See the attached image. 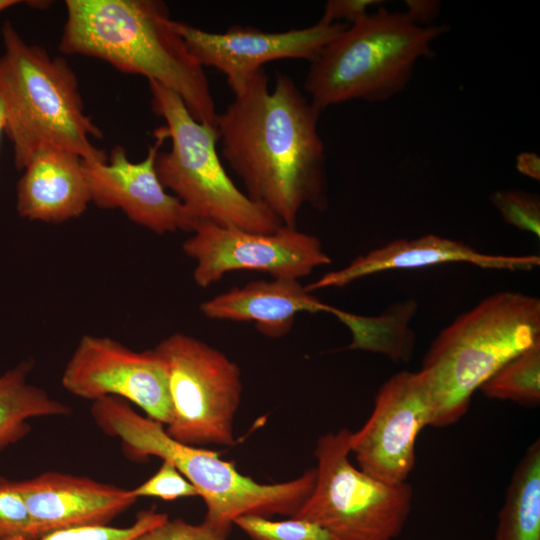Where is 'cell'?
<instances>
[{
    "label": "cell",
    "instance_id": "cell-1",
    "mask_svg": "<svg viewBox=\"0 0 540 540\" xmlns=\"http://www.w3.org/2000/svg\"><path fill=\"white\" fill-rule=\"evenodd\" d=\"M233 94L216 121L222 156L251 200L296 228L304 206H328L321 112L288 74L278 73L270 91L263 68Z\"/></svg>",
    "mask_w": 540,
    "mask_h": 540
},
{
    "label": "cell",
    "instance_id": "cell-2",
    "mask_svg": "<svg viewBox=\"0 0 540 540\" xmlns=\"http://www.w3.org/2000/svg\"><path fill=\"white\" fill-rule=\"evenodd\" d=\"M59 49L103 60L178 94L192 116L216 127L218 113L204 68L172 27L158 0H66Z\"/></svg>",
    "mask_w": 540,
    "mask_h": 540
},
{
    "label": "cell",
    "instance_id": "cell-3",
    "mask_svg": "<svg viewBox=\"0 0 540 540\" xmlns=\"http://www.w3.org/2000/svg\"><path fill=\"white\" fill-rule=\"evenodd\" d=\"M90 412L103 433L120 439L126 455L139 460L155 456L173 465L203 499V522L226 535L241 516L293 517L315 485V468L288 481L259 483L218 453L173 439L163 424L140 415L120 398L93 401Z\"/></svg>",
    "mask_w": 540,
    "mask_h": 540
},
{
    "label": "cell",
    "instance_id": "cell-4",
    "mask_svg": "<svg viewBox=\"0 0 540 540\" xmlns=\"http://www.w3.org/2000/svg\"><path fill=\"white\" fill-rule=\"evenodd\" d=\"M1 36L0 100L15 167L23 170L30 157L45 147L74 152L87 162H106L108 155L91 142L103 134L84 111L70 65L27 43L9 20Z\"/></svg>",
    "mask_w": 540,
    "mask_h": 540
},
{
    "label": "cell",
    "instance_id": "cell-5",
    "mask_svg": "<svg viewBox=\"0 0 540 540\" xmlns=\"http://www.w3.org/2000/svg\"><path fill=\"white\" fill-rule=\"evenodd\" d=\"M540 339V300L493 293L458 316L429 347L420 372L433 410L431 426L457 422L472 395L501 366Z\"/></svg>",
    "mask_w": 540,
    "mask_h": 540
},
{
    "label": "cell",
    "instance_id": "cell-6",
    "mask_svg": "<svg viewBox=\"0 0 540 540\" xmlns=\"http://www.w3.org/2000/svg\"><path fill=\"white\" fill-rule=\"evenodd\" d=\"M446 24L419 26L384 5L349 25L310 62L304 88L322 112L353 100L384 102L409 84L416 63L435 54Z\"/></svg>",
    "mask_w": 540,
    "mask_h": 540
},
{
    "label": "cell",
    "instance_id": "cell-7",
    "mask_svg": "<svg viewBox=\"0 0 540 540\" xmlns=\"http://www.w3.org/2000/svg\"><path fill=\"white\" fill-rule=\"evenodd\" d=\"M151 105L165 121L169 151L157 153L155 170L165 189L197 222H210L257 233H272L282 222L251 200L228 176L217 152L216 127L196 120L181 97L156 81H148Z\"/></svg>",
    "mask_w": 540,
    "mask_h": 540
},
{
    "label": "cell",
    "instance_id": "cell-8",
    "mask_svg": "<svg viewBox=\"0 0 540 540\" xmlns=\"http://www.w3.org/2000/svg\"><path fill=\"white\" fill-rule=\"evenodd\" d=\"M352 431L320 436L314 488L294 518L322 527L330 540H395L411 512L413 489L389 484L355 467L350 459Z\"/></svg>",
    "mask_w": 540,
    "mask_h": 540
},
{
    "label": "cell",
    "instance_id": "cell-9",
    "mask_svg": "<svg viewBox=\"0 0 540 540\" xmlns=\"http://www.w3.org/2000/svg\"><path fill=\"white\" fill-rule=\"evenodd\" d=\"M172 405L166 432L187 445L236 443L235 414L242 395L239 366L224 353L184 333L160 341Z\"/></svg>",
    "mask_w": 540,
    "mask_h": 540
},
{
    "label": "cell",
    "instance_id": "cell-10",
    "mask_svg": "<svg viewBox=\"0 0 540 540\" xmlns=\"http://www.w3.org/2000/svg\"><path fill=\"white\" fill-rule=\"evenodd\" d=\"M183 243L185 254L196 263L193 279L208 287L233 271H258L273 279H297L331 263L320 240L297 228L281 227L257 233L198 222Z\"/></svg>",
    "mask_w": 540,
    "mask_h": 540
},
{
    "label": "cell",
    "instance_id": "cell-11",
    "mask_svg": "<svg viewBox=\"0 0 540 540\" xmlns=\"http://www.w3.org/2000/svg\"><path fill=\"white\" fill-rule=\"evenodd\" d=\"M61 383L77 397L92 402L120 398L163 425L171 421L167 373L154 349L139 352L109 337L83 335L64 368Z\"/></svg>",
    "mask_w": 540,
    "mask_h": 540
},
{
    "label": "cell",
    "instance_id": "cell-12",
    "mask_svg": "<svg viewBox=\"0 0 540 540\" xmlns=\"http://www.w3.org/2000/svg\"><path fill=\"white\" fill-rule=\"evenodd\" d=\"M432 418L422 373L398 372L379 389L368 420L351 433L350 453L371 477L389 484L407 482L415 465L416 439Z\"/></svg>",
    "mask_w": 540,
    "mask_h": 540
},
{
    "label": "cell",
    "instance_id": "cell-13",
    "mask_svg": "<svg viewBox=\"0 0 540 540\" xmlns=\"http://www.w3.org/2000/svg\"><path fill=\"white\" fill-rule=\"evenodd\" d=\"M349 25L321 21L284 32H265L252 26L234 25L224 33H212L172 20V27L187 50L204 68L223 72L232 92L240 88L265 63L281 59L312 62L322 49Z\"/></svg>",
    "mask_w": 540,
    "mask_h": 540
},
{
    "label": "cell",
    "instance_id": "cell-14",
    "mask_svg": "<svg viewBox=\"0 0 540 540\" xmlns=\"http://www.w3.org/2000/svg\"><path fill=\"white\" fill-rule=\"evenodd\" d=\"M154 135V145L140 162H131L120 145L112 148L106 162L83 160L91 202L100 208H119L132 222L157 234L192 232L198 222L166 191L156 173L155 159L166 136L162 127Z\"/></svg>",
    "mask_w": 540,
    "mask_h": 540
},
{
    "label": "cell",
    "instance_id": "cell-15",
    "mask_svg": "<svg viewBox=\"0 0 540 540\" xmlns=\"http://www.w3.org/2000/svg\"><path fill=\"white\" fill-rule=\"evenodd\" d=\"M16 483L37 539L62 529L106 526L137 500L132 489L55 471Z\"/></svg>",
    "mask_w": 540,
    "mask_h": 540
},
{
    "label": "cell",
    "instance_id": "cell-16",
    "mask_svg": "<svg viewBox=\"0 0 540 540\" xmlns=\"http://www.w3.org/2000/svg\"><path fill=\"white\" fill-rule=\"evenodd\" d=\"M464 262L482 268L531 270L540 264L537 255H493L477 251L456 240L424 235L414 239H397L352 260L347 266L328 272L305 286L308 292L344 287L360 278L382 271L414 269L426 266Z\"/></svg>",
    "mask_w": 540,
    "mask_h": 540
},
{
    "label": "cell",
    "instance_id": "cell-17",
    "mask_svg": "<svg viewBox=\"0 0 540 540\" xmlns=\"http://www.w3.org/2000/svg\"><path fill=\"white\" fill-rule=\"evenodd\" d=\"M22 171L16 208L23 218L61 223L82 215L91 202L83 159L74 152L41 148Z\"/></svg>",
    "mask_w": 540,
    "mask_h": 540
},
{
    "label": "cell",
    "instance_id": "cell-18",
    "mask_svg": "<svg viewBox=\"0 0 540 540\" xmlns=\"http://www.w3.org/2000/svg\"><path fill=\"white\" fill-rule=\"evenodd\" d=\"M211 319L253 321L258 331L270 338L286 335L301 312H327L335 316L341 309L320 301L297 279L258 280L221 293L200 305Z\"/></svg>",
    "mask_w": 540,
    "mask_h": 540
},
{
    "label": "cell",
    "instance_id": "cell-19",
    "mask_svg": "<svg viewBox=\"0 0 540 540\" xmlns=\"http://www.w3.org/2000/svg\"><path fill=\"white\" fill-rule=\"evenodd\" d=\"M33 365L25 360L0 375V452L30 432L31 419L71 413L68 405L28 382Z\"/></svg>",
    "mask_w": 540,
    "mask_h": 540
},
{
    "label": "cell",
    "instance_id": "cell-20",
    "mask_svg": "<svg viewBox=\"0 0 540 540\" xmlns=\"http://www.w3.org/2000/svg\"><path fill=\"white\" fill-rule=\"evenodd\" d=\"M494 540H540V440L518 463L498 514Z\"/></svg>",
    "mask_w": 540,
    "mask_h": 540
},
{
    "label": "cell",
    "instance_id": "cell-21",
    "mask_svg": "<svg viewBox=\"0 0 540 540\" xmlns=\"http://www.w3.org/2000/svg\"><path fill=\"white\" fill-rule=\"evenodd\" d=\"M411 302L398 304L378 317L347 314L343 323L352 335L350 349L386 355L394 361L409 360L413 350V334L408 322L415 311Z\"/></svg>",
    "mask_w": 540,
    "mask_h": 540
},
{
    "label": "cell",
    "instance_id": "cell-22",
    "mask_svg": "<svg viewBox=\"0 0 540 540\" xmlns=\"http://www.w3.org/2000/svg\"><path fill=\"white\" fill-rule=\"evenodd\" d=\"M479 390L490 399L537 406L540 402V339L501 366Z\"/></svg>",
    "mask_w": 540,
    "mask_h": 540
},
{
    "label": "cell",
    "instance_id": "cell-23",
    "mask_svg": "<svg viewBox=\"0 0 540 540\" xmlns=\"http://www.w3.org/2000/svg\"><path fill=\"white\" fill-rule=\"evenodd\" d=\"M167 514L157 512L155 508L141 511L134 523L128 527L86 526L62 529L50 532L36 540H135L147 530L163 523ZM2 540H28L12 537Z\"/></svg>",
    "mask_w": 540,
    "mask_h": 540
},
{
    "label": "cell",
    "instance_id": "cell-24",
    "mask_svg": "<svg viewBox=\"0 0 540 540\" xmlns=\"http://www.w3.org/2000/svg\"><path fill=\"white\" fill-rule=\"evenodd\" d=\"M253 540H330L319 525L294 517L284 521L246 515L234 521Z\"/></svg>",
    "mask_w": 540,
    "mask_h": 540
},
{
    "label": "cell",
    "instance_id": "cell-25",
    "mask_svg": "<svg viewBox=\"0 0 540 540\" xmlns=\"http://www.w3.org/2000/svg\"><path fill=\"white\" fill-rule=\"evenodd\" d=\"M504 222L540 237V198L520 189H500L490 195Z\"/></svg>",
    "mask_w": 540,
    "mask_h": 540
},
{
    "label": "cell",
    "instance_id": "cell-26",
    "mask_svg": "<svg viewBox=\"0 0 540 540\" xmlns=\"http://www.w3.org/2000/svg\"><path fill=\"white\" fill-rule=\"evenodd\" d=\"M12 537L37 539L32 517L16 481L0 476V540Z\"/></svg>",
    "mask_w": 540,
    "mask_h": 540
},
{
    "label": "cell",
    "instance_id": "cell-27",
    "mask_svg": "<svg viewBox=\"0 0 540 540\" xmlns=\"http://www.w3.org/2000/svg\"><path fill=\"white\" fill-rule=\"evenodd\" d=\"M138 497L175 500L199 496L197 489L170 463L163 461L157 472L144 483L132 489Z\"/></svg>",
    "mask_w": 540,
    "mask_h": 540
},
{
    "label": "cell",
    "instance_id": "cell-28",
    "mask_svg": "<svg viewBox=\"0 0 540 540\" xmlns=\"http://www.w3.org/2000/svg\"><path fill=\"white\" fill-rule=\"evenodd\" d=\"M227 535L206 523L190 524L182 519H167L135 540H226Z\"/></svg>",
    "mask_w": 540,
    "mask_h": 540
},
{
    "label": "cell",
    "instance_id": "cell-29",
    "mask_svg": "<svg viewBox=\"0 0 540 540\" xmlns=\"http://www.w3.org/2000/svg\"><path fill=\"white\" fill-rule=\"evenodd\" d=\"M380 5L382 0H328L319 21L352 25L367 15L371 7Z\"/></svg>",
    "mask_w": 540,
    "mask_h": 540
},
{
    "label": "cell",
    "instance_id": "cell-30",
    "mask_svg": "<svg viewBox=\"0 0 540 540\" xmlns=\"http://www.w3.org/2000/svg\"><path fill=\"white\" fill-rule=\"evenodd\" d=\"M404 11L412 22L419 26L433 25L440 14V2L436 0H407Z\"/></svg>",
    "mask_w": 540,
    "mask_h": 540
},
{
    "label": "cell",
    "instance_id": "cell-31",
    "mask_svg": "<svg viewBox=\"0 0 540 540\" xmlns=\"http://www.w3.org/2000/svg\"><path fill=\"white\" fill-rule=\"evenodd\" d=\"M517 171L536 181L540 180V157L534 152H522L516 157Z\"/></svg>",
    "mask_w": 540,
    "mask_h": 540
},
{
    "label": "cell",
    "instance_id": "cell-32",
    "mask_svg": "<svg viewBox=\"0 0 540 540\" xmlns=\"http://www.w3.org/2000/svg\"><path fill=\"white\" fill-rule=\"evenodd\" d=\"M22 3L19 0H0V13L4 10Z\"/></svg>",
    "mask_w": 540,
    "mask_h": 540
},
{
    "label": "cell",
    "instance_id": "cell-33",
    "mask_svg": "<svg viewBox=\"0 0 540 540\" xmlns=\"http://www.w3.org/2000/svg\"><path fill=\"white\" fill-rule=\"evenodd\" d=\"M5 125H6L5 111H4L3 104L0 100V137H1V134L5 131Z\"/></svg>",
    "mask_w": 540,
    "mask_h": 540
}]
</instances>
